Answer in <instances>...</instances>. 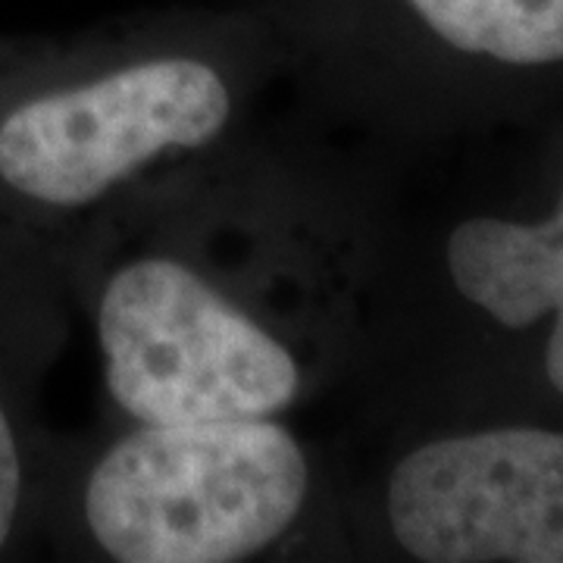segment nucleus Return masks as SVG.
Listing matches in <instances>:
<instances>
[{"label": "nucleus", "mask_w": 563, "mask_h": 563, "mask_svg": "<svg viewBox=\"0 0 563 563\" xmlns=\"http://www.w3.org/2000/svg\"><path fill=\"white\" fill-rule=\"evenodd\" d=\"M451 47L514 66L563 60V0H410Z\"/></svg>", "instance_id": "nucleus-6"}, {"label": "nucleus", "mask_w": 563, "mask_h": 563, "mask_svg": "<svg viewBox=\"0 0 563 563\" xmlns=\"http://www.w3.org/2000/svg\"><path fill=\"white\" fill-rule=\"evenodd\" d=\"M388 520L426 563H563V432L488 429L422 444L391 473Z\"/></svg>", "instance_id": "nucleus-4"}, {"label": "nucleus", "mask_w": 563, "mask_h": 563, "mask_svg": "<svg viewBox=\"0 0 563 563\" xmlns=\"http://www.w3.org/2000/svg\"><path fill=\"white\" fill-rule=\"evenodd\" d=\"M16 501H20V454H16L10 422L0 410V544L10 536Z\"/></svg>", "instance_id": "nucleus-7"}, {"label": "nucleus", "mask_w": 563, "mask_h": 563, "mask_svg": "<svg viewBox=\"0 0 563 563\" xmlns=\"http://www.w3.org/2000/svg\"><path fill=\"white\" fill-rule=\"evenodd\" d=\"M448 269L463 298L501 325L526 329L558 313L544 369L563 395V203L536 225L488 217L461 222L448 242Z\"/></svg>", "instance_id": "nucleus-5"}, {"label": "nucleus", "mask_w": 563, "mask_h": 563, "mask_svg": "<svg viewBox=\"0 0 563 563\" xmlns=\"http://www.w3.org/2000/svg\"><path fill=\"white\" fill-rule=\"evenodd\" d=\"M307 498V461L263 417L147 422L88 479L85 517L122 563H232L276 542Z\"/></svg>", "instance_id": "nucleus-1"}, {"label": "nucleus", "mask_w": 563, "mask_h": 563, "mask_svg": "<svg viewBox=\"0 0 563 563\" xmlns=\"http://www.w3.org/2000/svg\"><path fill=\"white\" fill-rule=\"evenodd\" d=\"M98 329L107 385L141 422L254 420L298 391L291 354L181 263L117 273Z\"/></svg>", "instance_id": "nucleus-2"}, {"label": "nucleus", "mask_w": 563, "mask_h": 563, "mask_svg": "<svg viewBox=\"0 0 563 563\" xmlns=\"http://www.w3.org/2000/svg\"><path fill=\"white\" fill-rule=\"evenodd\" d=\"M229 91L203 63L154 60L41 98L0 125V179L35 201L76 207L163 147L207 144Z\"/></svg>", "instance_id": "nucleus-3"}]
</instances>
